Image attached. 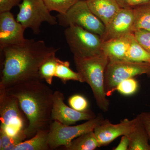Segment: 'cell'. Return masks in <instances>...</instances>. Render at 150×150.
<instances>
[{
  "label": "cell",
  "mask_w": 150,
  "mask_h": 150,
  "mask_svg": "<svg viewBox=\"0 0 150 150\" xmlns=\"http://www.w3.org/2000/svg\"><path fill=\"white\" fill-rule=\"evenodd\" d=\"M59 50L47 46L43 40L32 39H26L22 44L6 46L1 49L4 61L0 89L20 81L40 79V66Z\"/></svg>",
  "instance_id": "6da1fadb"
},
{
  "label": "cell",
  "mask_w": 150,
  "mask_h": 150,
  "mask_svg": "<svg viewBox=\"0 0 150 150\" xmlns=\"http://www.w3.org/2000/svg\"><path fill=\"white\" fill-rule=\"evenodd\" d=\"M40 78L20 81L4 89L16 97L28 120L25 133L30 139L38 131L49 129L52 121L51 112L54 93Z\"/></svg>",
  "instance_id": "7a4b0ae2"
},
{
  "label": "cell",
  "mask_w": 150,
  "mask_h": 150,
  "mask_svg": "<svg viewBox=\"0 0 150 150\" xmlns=\"http://www.w3.org/2000/svg\"><path fill=\"white\" fill-rule=\"evenodd\" d=\"M75 67L83 82L88 84L93 93L98 106L103 112L109 109L104 86V75L109 59L103 53L96 56L81 58L74 57Z\"/></svg>",
  "instance_id": "3957f363"
},
{
  "label": "cell",
  "mask_w": 150,
  "mask_h": 150,
  "mask_svg": "<svg viewBox=\"0 0 150 150\" xmlns=\"http://www.w3.org/2000/svg\"><path fill=\"white\" fill-rule=\"evenodd\" d=\"M143 74L150 77V63L128 60L109 61L105 72V89L107 96L114 91L119 83Z\"/></svg>",
  "instance_id": "277c9868"
},
{
  "label": "cell",
  "mask_w": 150,
  "mask_h": 150,
  "mask_svg": "<svg viewBox=\"0 0 150 150\" xmlns=\"http://www.w3.org/2000/svg\"><path fill=\"white\" fill-rule=\"evenodd\" d=\"M64 33L74 57L88 58L102 53L103 41L100 35L76 25L66 28Z\"/></svg>",
  "instance_id": "5b68a950"
},
{
  "label": "cell",
  "mask_w": 150,
  "mask_h": 150,
  "mask_svg": "<svg viewBox=\"0 0 150 150\" xmlns=\"http://www.w3.org/2000/svg\"><path fill=\"white\" fill-rule=\"evenodd\" d=\"M0 130L15 136L28 126V120L16 97L0 89Z\"/></svg>",
  "instance_id": "8992f818"
},
{
  "label": "cell",
  "mask_w": 150,
  "mask_h": 150,
  "mask_svg": "<svg viewBox=\"0 0 150 150\" xmlns=\"http://www.w3.org/2000/svg\"><path fill=\"white\" fill-rule=\"evenodd\" d=\"M58 23L65 28L76 25L102 36L105 25L89 8L86 0H79L64 14L57 16Z\"/></svg>",
  "instance_id": "52a82bcc"
},
{
  "label": "cell",
  "mask_w": 150,
  "mask_h": 150,
  "mask_svg": "<svg viewBox=\"0 0 150 150\" xmlns=\"http://www.w3.org/2000/svg\"><path fill=\"white\" fill-rule=\"evenodd\" d=\"M104 119L102 114H99L95 118L75 126H68L58 121H52L49 128L48 138L50 150L55 149L61 146H67L77 137L93 131Z\"/></svg>",
  "instance_id": "ba28073f"
},
{
  "label": "cell",
  "mask_w": 150,
  "mask_h": 150,
  "mask_svg": "<svg viewBox=\"0 0 150 150\" xmlns=\"http://www.w3.org/2000/svg\"><path fill=\"white\" fill-rule=\"evenodd\" d=\"M19 11L16 20L25 28H30L34 34H39L42 23L51 25L58 24L57 18L52 15L43 0H22L18 6Z\"/></svg>",
  "instance_id": "9c48e42d"
},
{
  "label": "cell",
  "mask_w": 150,
  "mask_h": 150,
  "mask_svg": "<svg viewBox=\"0 0 150 150\" xmlns=\"http://www.w3.org/2000/svg\"><path fill=\"white\" fill-rule=\"evenodd\" d=\"M64 93L59 91L54 93L53 104L51 112L53 121H59L62 124L70 126L74 125L78 121H88L95 118L96 115L88 109L84 112L74 110L65 104Z\"/></svg>",
  "instance_id": "30bf717a"
},
{
  "label": "cell",
  "mask_w": 150,
  "mask_h": 150,
  "mask_svg": "<svg viewBox=\"0 0 150 150\" xmlns=\"http://www.w3.org/2000/svg\"><path fill=\"white\" fill-rule=\"evenodd\" d=\"M137 121V117L132 120L125 118L117 124L104 119L93 130L99 146H107L120 136H127L134 130Z\"/></svg>",
  "instance_id": "8fae6325"
},
{
  "label": "cell",
  "mask_w": 150,
  "mask_h": 150,
  "mask_svg": "<svg viewBox=\"0 0 150 150\" xmlns=\"http://www.w3.org/2000/svg\"><path fill=\"white\" fill-rule=\"evenodd\" d=\"M25 28L14 18L11 11L0 13V48L24 43Z\"/></svg>",
  "instance_id": "7c38bea8"
},
{
  "label": "cell",
  "mask_w": 150,
  "mask_h": 150,
  "mask_svg": "<svg viewBox=\"0 0 150 150\" xmlns=\"http://www.w3.org/2000/svg\"><path fill=\"white\" fill-rule=\"evenodd\" d=\"M134 10L120 9L105 26L104 33L101 36L103 42L134 33Z\"/></svg>",
  "instance_id": "4fadbf2b"
},
{
  "label": "cell",
  "mask_w": 150,
  "mask_h": 150,
  "mask_svg": "<svg viewBox=\"0 0 150 150\" xmlns=\"http://www.w3.org/2000/svg\"><path fill=\"white\" fill-rule=\"evenodd\" d=\"M134 33L103 42L102 51L109 61L126 60Z\"/></svg>",
  "instance_id": "5bb4252c"
},
{
  "label": "cell",
  "mask_w": 150,
  "mask_h": 150,
  "mask_svg": "<svg viewBox=\"0 0 150 150\" xmlns=\"http://www.w3.org/2000/svg\"><path fill=\"white\" fill-rule=\"evenodd\" d=\"M89 8L105 26L121 8L117 0H86Z\"/></svg>",
  "instance_id": "9a60e30c"
},
{
  "label": "cell",
  "mask_w": 150,
  "mask_h": 150,
  "mask_svg": "<svg viewBox=\"0 0 150 150\" xmlns=\"http://www.w3.org/2000/svg\"><path fill=\"white\" fill-rule=\"evenodd\" d=\"M134 130L127 135L129 139L128 150H150L149 139L144 124L138 116Z\"/></svg>",
  "instance_id": "2e32d148"
},
{
  "label": "cell",
  "mask_w": 150,
  "mask_h": 150,
  "mask_svg": "<svg viewBox=\"0 0 150 150\" xmlns=\"http://www.w3.org/2000/svg\"><path fill=\"white\" fill-rule=\"evenodd\" d=\"M49 129L38 131L34 136L17 145L13 150H50L48 143Z\"/></svg>",
  "instance_id": "e0dca14e"
},
{
  "label": "cell",
  "mask_w": 150,
  "mask_h": 150,
  "mask_svg": "<svg viewBox=\"0 0 150 150\" xmlns=\"http://www.w3.org/2000/svg\"><path fill=\"white\" fill-rule=\"evenodd\" d=\"M100 147L93 131L81 135L73 140L69 146L64 147L66 150H94Z\"/></svg>",
  "instance_id": "ac0fdd59"
},
{
  "label": "cell",
  "mask_w": 150,
  "mask_h": 150,
  "mask_svg": "<svg viewBox=\"0 0 150 150\" xmlns=\"http://www.w3.org/2000/svg\"><path fill=\"white\" fill-rule=\"evenodd\" d=\"M133 10V32L139 30H150V1Z\"/></svg>",
  "instance_id": "d6986e66"
},
{
  "label": "cell",
  "mask_w": 150,
  "mask_h": 150,
  "mask_svg": "<svg viewBox=\"0 0 150 150\" xmlns=\"http://www.w3.org/2000/svg\"><path fill=\"white\" fill-rule=\"evenodd\" d=\"M126 60L150 63V53L137 41L134 34L131 38V43L126 55Z\"/></svg>",
  "instance_id": "ffe728a7"
},
{
  "label": "cell",
  "mask_w": 150,
  "mask_h": 150,
  "mask_svg": "<svg viewBox=\"0 0 150 150\" xmlns=\"http://www.w3.org/2000/svg\"><path fill=\"white\" fill-rule=\"evenodd\" d=\"M70 64L68 61H63L58 58L55 77L60 79L64 84L69 81L83 83L80 74L71 69Z\"/></svg>",
  "instance_id": "44dd1931"
},
{
  "label": "cell",
  "mask_w": 150,
  "mask_h": 150,
  "mask_svg": "<svg viewBox=\"0 0 150 150\" xmlns=\"http://www.w3.org/2000/svg\"><path fill=\"white\" fill-rule=\"evenodd\" d=\"M56 54H53L48 58L40 66L39 70L40 79L48 85L52 83L53 78L55 76L58 59Z\"/></svg>",
  "instance_id": "7402d4cb"
},
{
  "label": "cell",
  "mask_w": 150,
  "mask_h": 150,
  "mask_svg": "<svg viewBox=\"0 0 150 150\" xmlns=\"http://www.w3.org/2000/svg\"><path fill=\"white\" fill-rule=\"evenodd\" d=\"M27 139L24 130L15 136H9L0 130V150H13L17 146Z\"/></svg>",
  "instance_id": "603a6c76"
},
{
  "label": "cell",
  "mask_w": 150,
  "mask_h": 150,
  "mask_svg": "<svg viewBox=\"0 0 150 150\" xmlns=\"http://www.w3.org/2000/svg\"><path fill=\"white\" fill-rule=\"evenodd\" d=\"M79 0H43L50 11H55L64 14Z\"/></svg>",
  "instance_id": "cb8c5ba5"
},
{
  "label": "cell",
  "mask_w": 150,
  "mask_h": 150,
  "mask_svg": "<svg viewBox=\"0 0 150 150\" xmlns=\"http://www.w3.org/2000/svg\"><path fill=\"white\" fill-rule=\"evenodd\" d=\"M139 88V84L134 78L126 79L119 83L115 88L123 95L126 96L132 95L137 92Z\"/></svg>",
  "instance_id": "d4e9b609"
},
{
  "label": "cell",
  "mask_w": 150,
  "mask_h": 150,
  "mask_svg": "<svg viewBox=\"0 0 150 150\" xmlns=\"http://www.w3.org/2000/svg\"><path fill=\"white\" fill-rule=\"evenodd\" d=\"M69 105L77 111L84 112L88 110L89 103L87 99L81 95L76 94L68 99Z\"/></svg>",
  "instance_id": "484cf974"
},
{
  "label": "cell",
  "mask_w": 150,
  "mask_h": 150,
  "mask_svg": "<svg viewBox=\"0 0 150 150\" xmlns=\"http://www.w3.org/2000/svg\"><path fill=\"white\" fill-rule=\"evenodd\" d=\"M134 34L137 41L150 53V30H139Z\"/></svg>",
  "instance_id": "4316f807"
},
{
  "label": "cell",
  "mask_w": 150,
  "mask_h": 150,
  "mask_svg": "<svg viewBox=\"0 0 150 150\" xmlns=\"http://www.w3.org/2000/svg\"><path fill=\"white\" fill-rule=\"evenodd\" d=\"M121 8L134 9L145 3L149 2L150 0H117Z\"/></svg>",
  "instance_id": "83f0119b"
},
{
  "label": "cell",
  "mask_w": 150,
  "mask_h": 150,
  "mask_svg": "<svg viewBox=\"0 0 150 150\" xmlns=\"http://www.w3.org/2000/svg\"><path fill=\"white\" fill-rule=\"evenodd\" d=\"M22 0H0V13L10 11L15 6H18Z\"/></svg>",
  "instance_id": "f1b7e54d"
},
{
  "label": "cell",
  "mask_w": 150,
  "mask_h": 150,
  "mask_svg": "<svg viewBox=\"0 0 150 150\" xmlns=\"http://www.w3.org/2000/svg\"><path fill=\"white\" fill-rule=\"evenodd\" d=\"M144 124L147 132L150 144V112H143L137 115Z\"/></svg>",
  "instance_id": "f546056e"
},
{
  "label": "cell",
  "mask_w": 150,
  "mask_h": 150,
  "mask_svg": "<svg viewBox=\"0 0 150 150\" xmlns=\"http://www.w3.org/2000/svg\"><path fill=\"white\" fill-rule=\"evenodd\" d=\"M129 139L128 137L126 135L122 136L120 143L116 147L113 149L114 150H128L129 149Z\"/></svg>",
  "instance_id": "4dcf8cb0"
}]
</instances>
